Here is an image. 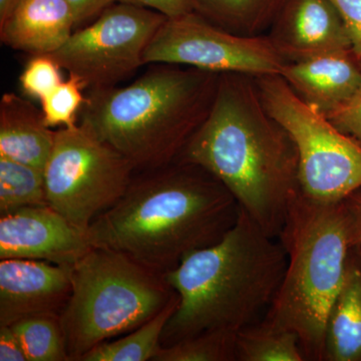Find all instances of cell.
Returning <instances> with one entry per match:
<instances>
[{"label":"cell","mask_w":361,"mask_h":361,"mask_svg":"<svg viewBox=\"0 0 361 361\" xmlns=\"http://www.w3.org/2000/svg\"><path fill=\"white\" fill-rule=\"evenodd\" d=\"M324 361H361V245L349 251L341 288L330 306Z\"/></svg>","instance_id":"cell-17"},{"label":"cell","mask_w":361,"mask_h":361,"mask_svg":"<svg viewBox=\"0 0 361 361\" xmlns=\"http://www.w3.org/2000/svg\"><path fill=\"white\" fill-rule=\"evenodd\" d=\"M135 173L130 161L87 123L61 128L44 168L47 205L87 232L122 198Z\"/></svg>","instance_id":"cell-8"},{"label":"cell","mask_w":361,"mask_h":361,"mask_svg":"<svg viewBox=\"0 0 361 361\" xmlns=\"http://www.w3.org/2000/svg\"><path fill=\"white\" fill-rule=\"evenodd\" d=\"M152 361H236V334L212 330L161 346Z\"/></svg>","instance_id":"cell-23"},{"label":"cell","mask_w":361,"mask_h":361,"mask_svg":"<svg viewBox=\"0 0 361 361\" xmlns=\"http://www.w3.org/2000/svg\"><path fill=\"white\" fill-rule=\"evenodd\" d=\"M236 361H305L298 336L265 318L236 334Z\"/></svg>","instance_id":"cell-20"},{"label":"cell","mask_w":361,"mask_h":361,"mask_svg":"<svg viewBox=\"0 0 361 361\" xmlns=\"http://www.w3.org/2000/svg\"><path fill=\"white\" fill-rule=\"evenodd\" d=\"M278 239L287 265L266 320L294 332L305 361H324L325 325L356 241L345 200L320 202L299 193Z\"/></svg>","instance_id":"cell-5"},{"label":"cell","mask_w":361,"mask_h":361,"mask_svg":"<svg viewBox=\"0 0 361 361\" xmlns=\"http://www.w3.org/2000/svg\"><path fill=\"white\" fill-rule=\"evenodd\" d=\"M341 13L353 54L361 59V0H331Z\"/></svg>","instance_id":"cell-27"},{"label":"cell","mask_w":361,"mask_h":361,"mask_svg":"<svg viewBox=\"0 0 361 361\" xmlns=\"http://www.w3.org/2000/svg\"><path fill=\"white\" fill-rule=\"evenodd\" d=\"M20 0H0V23L8 18Z\"/></svg>","instance_id":"cell-32"},{"label":"cell","mask_w":361,"mask_h":361,"mask_svg":"<svg viewBox=\"0 0 361 361\" xmlns=\"http://www.w3.org/2000/svg\"><path fill=\"white\" fill-rule=\"evenodd\" d=\"M73 11L75 25L99 16L116 0H66Z\"/></svg>","instance_id":"cell-29"},{"label":"cell","mask_w":361,"mask_h":361,"mask_svg":"<svg viewBox=\"0 0 361 361\" xmlns=\"http://www.w3.org/2000/svg\"><path fill=\"white\" fill-rule=\"evenodd\" d=\"M92 248L87 232L49 205L0 216V259H32L73 266Z\"/></svg>","instance_id":"cell-11"},{"label":"cell","mask_w":361,"mask_h":361,"mask_svg":"<svg viewBox=\"0 0 361 361\" xmlns=\"http://www.w3.org/2000/svg\"><path fill=\"white\" fill-rule=\"evenodd\" d=\"M174 293L161 273L92 247L73 265V290L61 314L70 361L149 322Z\"/></svg>","instance_id":"cell-6"},{"label":"cell","mask_w":361,"mask_h":361,"mask_svg":"<svg viewBox=\"0 0 361 361\" xmlns=\"http://www.w3.org/2000/svg\"><path fill=\"white\" fill-rule=\"evenodd\" d=\"M178 304L179 296L175 292L167 305L149 322L125 336L99 343L78 361L153 360L161 346L164 329L177 310Z\"/></svg>","instance_id":"cell-19"},{"label":"cell","mask_w":361,"mask_h":361,"mask_svg":"<svg viewBox=\"0 0 361 361\" xmlns=\"http://www.w3.org/2000/svg\"><path fill=\"white\" fill-rule=\"evenodd\" d=\"M20 341L11 326H0V361H25Z\"/></svg>","instance_id":"cell-30"},{"label":"cell","mask_w":361,"mask_h":361,"mask_svg":"<svg viewBox=\"0 0 361 361\" xmlns=\"http://www.w3.org/2000/svg\"><path fill=\"white\" fill-rule=\"evenodd\" d=\"M61 66L49 54L32 56L21 73V89L26 96L42 101L63 82Z\"/></svg>","instance_id":"cell-25"},{"label":"cell","mask_w":361,"mask_h":361,"mask_svg":"<svg viewBox=\"0 0 361 361\" xmlns=\"http://www.w3.org/2000/svg\"><path fill=\"white\" fill-rule=\"evenodd\" d=\"M56 130L44 122L42 111L13 92L0 102V156L44 171Z\"/></svg>","instance_id":"cell-16"},{"label":"cell","mask_w":361,"mask_h":361,"mask_svg":"<svg viewBox=\"0 0 361 361\" xmlns=\"http://www.w3.org/2000/svg\"><path fill=\"white\" fill-rule=\"evenodd\" d=\"M176 161L217 178L272 238L301 192L295 142L266 110L255 78L244 73H220L210 113Z\"/></svg>","instance_id":"cell-1"},{"label":"cell","mask_w":361,"mask_h":361,"mask_svg":"<svg viewBox=\"0 0 361 361\" xmlns=\"http://www.w3.org/2000/svg\"><path fill=\"white\" fill-rule=\"evenodd\" d=\"M325 116L337 129L361 145V82L345 103Z\"/></svg>","instance_id":"cell-26"},{"label":"cell","mask_w":361,"mask_h":361,"mask_svg":"<svg viewBox=\"0 0 361 361\" xmlns=\"http://www.w3.org/2000/svg\"><path fill=\"white\" fill-rule=\"evenodd\" d=\"M345 202L348 204L351 216H353L356 241H357V244L361 245V189L349 195L348 198L345 199Z\"/></svg>","instance_id":"cell-31"},{"label":"cell","mask_w":361,"mask_h":361,"mask_svg":"<svg viewBox=\"0 0 361 361\" xmlns=\"http://www.w3.org/2000/svg\"><path fill=\"white\" fill-rule=\"evenodd\" d=\"M240 207L205 169L175 161L135 172L115 205L92 221V247L120 252L167 274L191 252L219 242L238 219Z\"/></svg>","instance_id":"cell-2"},{"label":"cell","mask_w":361,"mask_h":361,"mask_svg":"<svg viewBox=\"0 0 361 361\" xmlns=\"http://www.w3.org/2000/svg\"><path fill=\"white\" fill-rule=\"evenodd\" d=\"M288 61L267 35L242 37L214 25L194 11L167 18L145 51V65L170 63L251 77L280 75Z\"/></svg>","instance_id":"cell-10"},{"label":"cell","mask_w":361,"mask_h":361,"mask_svg":"<svg viewBox=\"0 0 361 361\" xmlns=\"http://www.w3.org/2000/svg\"><path fill=\"white\" fill-rule=\"evenodd\" d=\"M167 18L153 9L116 2L49 56L84 89L116 87L145 66V51Z\"/></svg>","instance_id":"cell-9"},{"label":"cell","mask_w":361,"mask_h":361,"mask_svg":"<svg viewBox=\"0 0 361 361\" xmlns=\"http://www.w3.org/2000/svg\"><path fill=\"white\" fill-rule=\"evenodd\" d=\"M286 0H189L195 13L227 32L259 37L269 32Z\"/></svg>","instance_id":"cell-18"},{"label":"cell","mask_w":361,"mask_h":361,"mask_svg":"<svg viewBox=\"0 0 361 361\" xmlns=\"http://www.w3.org/2000/svg\"><path fill=\"white\" fill-rule=\"evenodd\" d=\"M73 266L0 259V326L39 314L61 315L73 290Z\"/></svg>","instance_id":"cell-12"},{"label":"cell","mask_w":361,"mask_h":361,"mask_svg":"<svg viewBox=\"0 0 361 361\" xmlns=\"http://www.w3.org/2000/svg\"><path fill=\"white\" fill-rule=\"evenodd\" d=\"M44 205V171L0 156V216Z\"/></svg>","instance_id":"cell-21"},{"label":"cell","mask_w":361,"mask_h":361,"mask_svg":"<svg viewBox=\"0 0 361 361\" xmlns=\"http://www.w3.org/2000/svg\"><path fill=\"white\" fill-rule=\"evenodd\" d=\"M75 25L66 0H20L0 23V39L32 56L51 54L70 39Z\"/></svg>","instance_id":"cell-15"},{"label":"cell","mask_w":361,"mask_h":361,"mask_svg":"<svg viewBox=\"0 0 361 361\" xmlns=\"http://www.w3.org/2000/svg\"><path fill=\"white\" fill-rule=\"evenodd\" d=\"M267 35L288 63L353 51L348 30L331 0H286Z\"/></svg>","instance_id":"cell-13"},{"label":"cell","mask_w":361,"mask_h":361,"mask_svg":"<svg viewBox=\"0 0 361 361\" xmlns=\"http://www.w3.org/2000/svg\"><path fill=\"white\" fill-rule=\"evenodd\" d=\"M80 80L71 77L49 92L40 101L44 122L47 127H73L77 115L85 102Z\"/></svg>","instance_id":"cell-24"},{"label":"cell","mask_w":361,"mask_h":361,"mask_svg":"<svg viewBox=\"0 0 361 361\" xmlns=\"http://www.w3.org/2000/svg\"><path fill=\"white\" fill-rule=\"evenodd\" d=\"M11 327L28 361H70L61 315L30 316Z\"/></svg>","instance_id":"cell-22"},{"label":"cell","mask_w":361,"mask_h":361,"mask_svg":"<svg viewBox=\"0 0 361 361\" xmlns=\"http://www.w3.org/2000/svg\"><path fill=\"white\" fill-rule=\"evenodd\" d=\"M240 208L238 219L217 243L191 252L165 274L179 296L161 346L212 330L237 334L260 322L276 296L286 252Z\"/></svg>","instance_id":"cell-3"},{"label":"cell","mask_w":361,"mask_h":361,"mask_svg":"<svg viewBox=\"0 0 361 361\" xmlns=\"http://www.w3.org/2000/svg\"><path fill=\"white\" fill-rule=\"evenodd\" d=\"M280 75L302 101L326 115L355 94L361 82L360 59L353 51L329 52L287 63Z\"/></svg>","instance_id":"cell-14"},{"label":"cell","mask_w":361,"mask_h":361,"mask_svg":"<svg viewBox=\"0 0 361 361\" xmlns=\"http://www.w3.org/2000/svg\"><path fill=\"white\" fill-rule=\"evenodd\" d=\"M220 73L170 63H153L123 87L90 90L80 121L122 154L135 172L177 160L206 120Z\"/></svg>","instance_id":"cell-4"},{"label":"cell","mask_w":361,"mask_h":361,"mask_svg":"<svg viewBox=\"0 0 361 361\" xmlns=\"http://www.w3.org/2000/svg\"><path fill=\"white\" fill-rule=\"evenodd\" d=\"M254 78L266 110L295 142L301 193L334 203L361 189V145L302 101L281 75Z\"/></svg>","instance_id":"cell-7"},{"label":"cell","mask_w":361,"mask_h":361,"mask_svg":"<svg viewBox=\"0 0 361 361\" xmlns=\"http://www.w3.org/2000/svg\"><path fill=\"white\" fill-rule=\"evenodd\" d=\"M116 2L153 9L168 18H178L193 11L189 0H116Z\"/></svg>","instance_id":"cell-28"}]
</instances>
